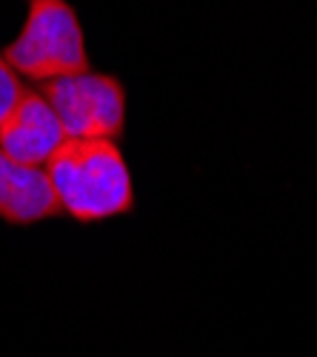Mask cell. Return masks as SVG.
<instances>
[{
    "label": "cell",
    "instance_id": "6da1fadb",
    "mask_svg": "<svg viewBox=\"0 0 317 357\" xmlns=\"http://www.w3.org/2000/svg\"><path fill=\"white\" fill-rule=\"evenodd\" d=\"M61 212L77 223H100L134 209V186L118 140L69 137L46 163Z\"/></svg>",
    "mask_w": 317,
    "mask_h": 357
},
{
    "label": "cell",
    "instance_id": "5b68a950",
    "mask_svg": "<svg viewBox=\"0 0 317 357\" xmlns=\"http://www.w3.org/2000/svg\"><path fill=\"white\" fill-rule=\"evenodd\" d=\"M61 212L46 169L23 166L0 152V220L9 226H35Z\"/></svg>",
    "mask_w": 317,
    "mask_h": 357
},
{
    "label": "cell",
    "instance_id": "277c9868",
    "mask_svg": "<svg viewBox=\"0 0 317 357\" xmlns=\"http://www.w3.org/2000/svg\"><path fill=\"white\" fill-rule=\"evenodd\" d=\"M66 129L54 114L40 89H26L15 103V109L0 123V152L23 166L46 169L54 152L66 143Z\"/></svg>",
    "mask_w": 317,
    "mask_h": 357
},
{
    "label": "cell",
    "instance_id": "8992f818",
    "mask_svg": "<svg viewBox=\"0 0 317 357\" xmlns=\"http://www.w3.org/2000/svg\"><path fill=\"white\" fill-rule=\"evenodd\" d=\"M20 92H23V83H20L17 72L6 63L3 52H0V123H3V121H6V114L15 109Z\"/></svg>",
    "mask_w": 317,
    "mask_h": 357
},
{
    "label": "cell",
    "instance_id": "7a4b0ae2",
    "mask_svg": "<svg viewBox=\"0 0 317 357\" xmlns=\"http://www.w3.org/2000/svg\"><path fill=\"white\" fill-rule=\"evenodd\" d=\"M3 57L17 77L35 83L89 72L83 26L66 0H29L26 23Z\"/></svg>",
    "mask_w": 317,
    "mask_h": 357
},
{
    "label": "cell",
    "instance_id": "3957f363",
    "mask_svg": "<svg viewBox=\"0 0 317 357\" xmlns=\"http://www.w3.org/2000/svg\"><path fill=\"white\" fill-rule=\"evenodd\" d=\"M40 92L61 117L66 137L118 140L126 129V89L118 77L83 72L40 83Z\"/></svg>",
    "mask_w": 317,
    "mask_h": 357
}]
</instances>
